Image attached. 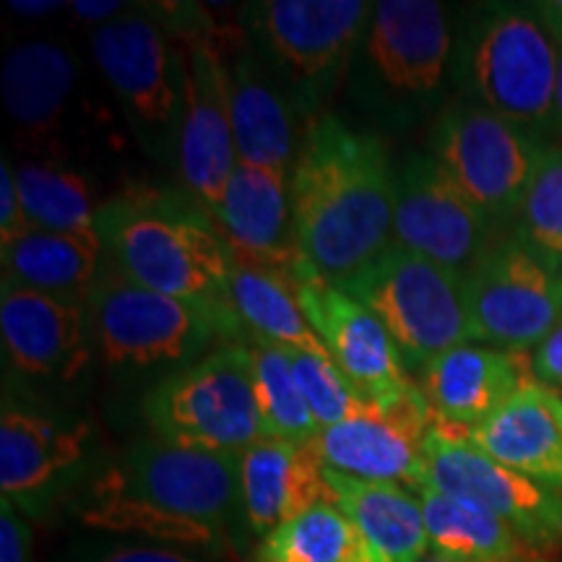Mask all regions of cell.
I'll use <instances>...</instances> for the list:
<instances>
[{"label": "cell", "mask_w": 562, "mask_h": 562, "mask_svg": "<svg viewBox=\"0 0 562 562\" xmlns=\"http://www.w3.org/2000/svg\"><path fill=\"white\" fill-rule=\"evenodd\" d=\"M0 261L3 284L87 305L104 266V248L100 237L30 229L9 248H0Z\"/></svg>", "instance_id": "27"}, {"label": "cell", "mask_w": 562, "mask_h": 562, "mask_svg": "<svg viewBox=\"0 0 562 562\" xmlns=\"http://www.w3.org/2000/svg\"><path fill=\"white\" fill-rule=\"evenodd\" d=\"M34 229L26 220L24 203H21L16 167L11 165L9 157L0 161V248H9L19 237Z\"/></svg>", "instance_id": "36"}, {"label": "cell", "mask_w": 562, "mask_h": 562, "mask_svg": "<svg viewBox=\"0 0 562 562\" xmlns=\"http://www.w3.org/2000/svg\"><path fill=\"white\" fill-rule=\"evenodd\" d=\"M154 438L240 456L266 440L252 393L248 344H227L178 368L144 398Z\"/></svg>", "instance_id": "9"}, {"label": "cell", "mask_w": 562, "mask_h": 562, "mask_svg": "<svg viewBox=\"0 0 562 562\" xmlns=\"http://www.w3.org/2000/svg\"><path fill=\"white\" fill-rule=\"evenodd\" d=\"M438 425L419 383L406 381L370 409L315 438V451L331 472L364 482H391L417 490L425 484V442Z\"/></svg>", "instance_id": "13"}, {"label": "cell", "mask_w": 562, "mask_h": 562, "mask_svg": "<svg viewBox=\"0 0 562 562\" xmlns=\"http://www.w3.org/2000/svg\"><path fill=\"white\" fill-rule=\"evenodd\" d=\"M79 518L87 526L121 533H144L159 542L170 544H191V547H211L220 542L222 531L214 526L182 521V518L167 516L151 505L136 501L128 492H123L110 474H102L94 487L81 503Z\"/></svg>", "instance_id": "32"}, {"label": "cell", "mask_w": 562, "mask_h": 562, "mask_svg": "<svg viewBox=\"0 0 562 562\" xmlns=\"http://www.w3.org/2000/svg\"><path fill=\"white\" fill-rule=\"evenodd\" d=\"M97 235L131 281L195 307L229 344L248 341L229 292L235 252L191 193L131 188L102 203Z\"/></svg>", "instance_id": "2"}, {"label": "cell", "mask_w": 562, "mask_h": 562, "mask_svg": "<svg viewBox=\"0 0 562 562\" xmlns=\"http://www.w3.org/2000/svg\"><path fill=\"white\" fill-rule=\"evenodd\" d=\"M533 9H537L539 19L544 21L554 42L562 47V0H542V3H533Z\"/></svg>", "instance_id": "41"}, {"label": "cell", "mask_w": 562, "mask_h": 562, "mask_svg": "<svg viewBox=\"0 0 562 562\" xmlns=\"http://www.w3.org/2000/svg\"><path fill=\"white\" fill-rule=\"evenodd\" d=\"M372 5L362 0H261L243 5V32L302 121L326 115L347 81Z\"/></svg>", "instance_id": "5"}, {"label": "cell", "mask_w": 562, "mask_h": 562, "mask_svg": "<svg viewBox=\"0 0 562 562\" xmlns=\"http://www.w3.org/2000/svg\"><path fill=\"white\" fill-rule=\"evenodd\" d=\"M544 393H547V406H550L552 417L558 419V427H560V432H562V398L554 396V393H550L547 389H544Z\"/></svg>", "instance_id": "44"}, {"label": "cell", "mask_w": 562, "mask_h": 562, "mask_svg": "<svg viewBox=\"0 0 562 562\" xmlns=\"http://www.w3.org/2000/svg\"><path fill=\"white\" fill-rule=\"evenodd\" d=\"M224 50H227L229 112L237 161L292 175L302 146L294 128L297 112L252 53L245 32L235 34Z\"/></svg>", "instance_id": "24"}, {"label": "cell", "mask_w": 562, "mask_h": 562, "mask_svg": "<svg viewBox=\"0 0 562 562\" xmlns=\"http://www.w3.org/2000/svg\"><path fill=\"white\" fill-rule=\"evenodd\" d=\"M391 334L406 370L419 372L448 349L472 344L463 277L393 243L360 277L339 286Z\"/></svg>", "instance_id": "8"}, {"label": "cell", "mask_w": 562, "mask_h": 562, "mask_svg": "<svg viewBox=\"0 0 562 562\" xmlns=\"http://www.w3.org/2000/svg\"><path fill=\"white\" fill-rule=\"evenodd\" d=\"M294 292L328 357L362 393L378 398L409 381L391 334L362 302L318 277L294 279Z\"/></svg>", "instance_id": "21"}, {"label": "cell", "mask_w": 562, "mask_h": 562, "mask_svg": "<svg viewBox=\"0 0 562 562\" xmlns=\"http://www.w3.org/2000/svg\"><path fill=\"white\" fill-rule=\"evenodd\" d=\"M16 182L26 220L34 229L60 232V235L100 237L97 235V211L89 180L81 172L55 161H21Z\"/></svg>", "instance_id": "30"}, {"label": "cell", "mask_w": 562, "mask_h": 562, "mask_svg": "<svg viewBox=\"0 0 562 562\" xmlns=\"http://www.w3.org/2000/svg\"><path fill=\"white\" fill-rule=\"evenodd\" d=\"M229 292L248 339L277 344L281 349L328 355L302 311L290 277L235 258L229 271Z\"/></svg>", "instance_id": "29"}, {"label": "cell", "mask_w": 562, "mask_h": 562, "mask_svg": "<svg viewBox=\"0 0 562 562\" xmlns=\"http://www.w3.org/2000/svg\"><path fill=\"white\" fill-rule=\"evenodd\" d=\"M533 381L562 398V321L531 355Z\"/></svg>", "instance_id": "38"}, {"label": "cell", "mask_w": 562, "mask_h": 562, "mask_svg": "<svg viewBox=\"0 0 562 562\" xmlns=\"http://www.w3.org/2000/svg\"><path fill=\"white\" fill-rule=\"evenodd\" d=\"M554 133H562V47H560L558 89H554Z\"/></svg>", "instance_id": "43"}, {"label": "cell", "mask_w": 562, "mask_h": 562, "mask_svg": "<svg viewBox=\"0 0 562 562\" xmlns=\"http://www.w3.org/2000/svg\"><path fill=\"white\" fill-rule=\"evenodd\" d=\"M334 503L360 537V562H419L430 552L419 497L404 484L364 482L331 472Z\"/></svg>", "instance_id": "25"}, {"label": "cell", "mask_w": 562, "mask_h": 562, "mask_svg": "<svg viewBox=\"0 0 562 562\" xmlns=\"http://www.w3.org/2000/svg\"><path fill=\"white\" fill-rule=\"evenodd\" d=\"M91 430L83 419L50 417L19 404L0 414V490L24 513H40L87 467Z\"/></svg>", "instance_id": "17"}, {"label": "cell", "mask_w": 562, "mask_h": 562, "mask_svg": "<svg viewBox=\"0 0 562 562\" xmlns=\"http://www.w3.org/2000/svg\"><path fill=\"white\" fill-rule=\"evenodd\" d=\"M472 344L533 355L562 321V273L516 235L492 240L463 273Z\"/></svg>", "instance_id": "12"}, {"label": "cell", "mask_w": 562, "mask_h": 562, "mask_svg": "<svg viewBox=\"0 0 562 562\" xmlns=\"http://www.w3.org/2000/svg\"><path fill=\"white\" fill-rule=\"evenodd\" d=\"M286 355L321 432L370 409L368 393L357 389L328 355L305 349H286Z\"/></svg>", "instance_id": "35"}, {"label": "cell", "mask_w": 562, "mask_h": 562, "mask_svg": "<svg viewBox=\"0 0 562 562\" xmlns=\"http://www.w3.org/2000/svg\"><path fill=\"white\" fill-rule=\"evenodd\" d=\"M412 492L422 503L432 552L459 562H526V544L495 513L430 484Z\"/></svg>", "instance_id": "28"}, {"label": "cell", "mask_w": 562, "mask_h": 562, "mask_svg": "<svg viewBox=\"0 0 562 562\" xmlns=\"http://www.w3.org/2000/svg\"><path fill=\"white\" fill-rule=\"evenodd\" d=\"M513 235L533 256L562 273V144L547 146L513 224Z\"/></svg>", "instance_id": "34"}, {"label": "cell", "mask_w": 562, "mask_h": 562, "mask_svg": "<svg viewBox=\"0 0 562 562\" xmlns=\"http://www.w3.org/2000/svg\"><path fill=\"white\" fill-rule=\"evenodd\" d=\"M419 562H459V560H451V558H442V554H438V552H427L425 558H422Z\"/></svg>", "instance_id": "45"}, {"label": "cell", "mask_w": 562, "mask_h": 562, "mask_svg": "<svg viewBox=\"0 0 562 562\" xmlns=\"http://www.w3.org/2000/svg\"><path fill=\"white\" fill-rule=\"evenodd\" d=\"M32 529L9 497H0V562H30Z\"/></svg>", "instance_id": "37"}, {"label": "cell", "mask_w": 562, "mask_h": 562, "mask_svg": "<svg viewBox=\"0 0 562 562\" xmlns=\"http://www.w3.org/2000/svg\"><path fill=\"white\" fill-rule=\"evenodd\" d=\"M68 9H70V13H74V16L89 21V24L102 26V24H108V21L121 16V13H125L128 5L115 3V0H94V3H87V0H76V3H70Z\"/></svg>", "instance_id": "40"}, {"label": "cell", "mask_w": 562, "mask_h": 562, "mask_svg": "<svg viewBox=\"0 0 562 562\" xmlns=\"http://www.w3.org/2000/svg\"><path fill=\"white\" fill-rule=\"evenodd\" d=\"M94 562H201L191 554L172 550V547H112Z\"/></svg>", "instance_id": "39"}, {"label": "cell", "mask_w": 562, "mask_h": 562, "mask_svg": "<svg viewBox=\"0 0 562 562\" xmlns=\"http://www.w3.org/2000/svg\"><path fill=\"white\" fill-rule=\"evenodd\" d=\"M463 438L503 467L562 495V432L539 383L518 391Z\"/></svg>", "instance_id": "26"}, {"label": "cell", "mask_w": 562, "mask_h": 562, "mask_svg": "<svg viewBox=\"0 0 562 562\" xmlns=\"http://www.w3.org/2000/svg\"><path fill=\"white\" fill-rule=\"evenodd\" d=\"M94 349L112 368L193 364L214 339H222L206 315L131 281L104 258L87 297Z\"/></svg>", "instance_id": "11"}, {"label": "cell", "mask_w": 562, "mask_h": 562, "mask_svg": "<svg viewBox=\"0 0 562 562\" xmlns=\"http://www.w3.org/2000/svg\"><path fill=\"white\" fill-rule=\"evenodd\" d=\"M558 68L560 45L533 3L476 5L456 32L451 83L461 102L544 140L554 133Z\"/></svg>", "instance_id": "4"}, {"label": "cell", "mask_w": 562, "mask_h": 562, "mask_svg": "<svg viewBox=\"0 0 562 562\" xmlns=\"http://www.w3.org/2000/svg\"><path fill=\"white\" fill-rule=\"evenodd\" d=\"M243 518L256 537H269L315 505L334 503L328 467L313 442L261 440L240 453Z\"/></svg>", "instance_id": "23"}, {"label": "cell", "mask_w": 562, "mask_h": 562, "mask_svg": "<svg viewBox=\"0 0 562 562\" xmlns=\"http://www.w3.org/2000/svg\"><path fill=\"white\" fill-rule=\"evenodd\" d=\"M9 9L13 13H19V16H30V19H40V16H53V13H58L60 9H66V3H50V0H11Z\"/></svg>", "instance_id": "42"}, {"label": "cell", "mask_w": 562, "mask_h": 562, "mask_svg": "<svg viewBox=\"0 0 562 562\" xmlns=\"http://www.w3.org/2000/svg\"><path fill=\"white\" fill-rule=\"evenodd\" d=\"M425 484L495 513L526 547L562 544L560 492L503 467L440 425L425 442Z\"/></svg>", "instance_id": "15"}, {"label": "cell", "mask_w": 562, "mask_h": 562, "mask_svg": "<svg viewBox=\"0 0 562 562\" xmlns=\"http://www.w3.org/2000/svg\"><path fill=\"white\" fill-rule=\"evenodd\" d=\"M453 40L446 5L435 0L372 5L347 74V91L362 117L385 133H404L442 110Z\"/></svg>", "instance_id": "3"}, {"label": "cell", "mask_w": 562, "mask_h": 562, "mask_svg": "<svg viewBox=\"0 0 562 562\" xmlns=\"http://www.w3.org/2000/svg\"><path fill=\"white\" fill-rule=\"evenodd\" d=\"M381 136L326 112L305 125L290 175L294 240L307 271L349 284L393 245L396 188Z\"/></svg>", "instance_id": "1"}, {"label": "cell", "mask_w": 562, "mask_h": 562, "mask_svg": "<svg viewBox=\"0 0 562 562\" xmlns=\"http://www.w3.org/2000/svg\"><path fill=\"white\" fill-rule=\"evenodd\" d=\"M91 55L140 149L178 167L186 50L151 11H125L91 32Z\"/></svg>", "instance_id": "6"}, {"label": "cell", "mask_w": 562, "mask_h": 562, "mask_svg": "<svg viewBox=\"0 0 562 562\" xmlns=\"http://www.w3.org/2000/svg\"><path fill=\"white\" fill-rule=\"evenodd\" d=\"M245 344L250 351L252 393H256L263 438L313 442L321 435V427L307 409L286 349L261 339H248Z\"/></svg>", "instance_id": "31"}, {"label": "cell", "mask_w": 562, "mask_h": 562, "mask_svg": "<svg viewBox=\"0 0 562 562\" xmlns=\"http://www.w3.org/2000/svg\"><path fill=\"white\" fill-rule=\"evenodd\" d=\"M533 381L531 355L461 344L419 370V389L446 430L467 435Z\"/></svg>", "instance_id": "22"}, {"label": "cell", "mask_w": 562, "mask_h": 562, "mask_svg": "<svg viewBox=\"0 0 562 562\" xmlns=\"http://www.w3.org/2000/svg\"><path fill=\"white\" fill-rule=\"evenodd\" d=\"M5 362L42 381H74L91 360L87 305L21 286H0Z\"/></svg>", "instance_id": "19"}, {"label": "cell", "mask_w": 562, "mask_h": 562, "mask_svg": "<svg viewBox=\"0 0 562 562\" xmlns=\"http://www.w3.org/2000/svg\"><path fill=\"white\" fill-rule=\"evenodd\" d=\"M256 562H360V537L336 503H323L261 539Z\"/></svg>", "instance_id": "33"}, {"label": "cell", "mask_w": 562, "mask_h": 562, "mask_svg": "<svg viewBox=\"0 0 562 562\" xmlns=\"http://www.w3.org/2000/svg\"><path fill=\"white\" fill-rule=\"evenodd\" d=\"M110 480L167 516L224 529L240 501V456L140 440L110 469Z\"/></svg>", "instance_id": "14"}, {"label": "cell", "mask_w": 562, "mask_h": 562, "mask_svg": "<svg viewBox=\"0 0 562 562\" xmlns=\"http://www.w3.org/2000/svg\"><path fill=\"white\" fill-rule=\"evenodd\" d=\"M81 63L70 47L55 40H30L11 47L0 68V97L16 136L42 161L63 165L74 97L79 94Z\"/></svg>", "instance_id": "18"}, {"label": "cell", "mask_w": 562, "mask_h": 562, "mask_svg": "<svg viewBox=\"0 0 562 562\" xmlns=\"http://www.w3.org/2000/svg\"><path fill=\"white\" fill-rule=\"evenodd\" d=\"M186 50V100L178 140V172L209 214L222 206L237 167L235 133L229 112L227 50L222 32L201 9L175 5L151 11Z\"/></svg>", "instance_id": "7"}, {"label": "cell", "mask_w": 562, "mask_h": 562, "mask_svg": "<svg viewBox=\"0 0 562 562\" xmlns=\"http://www.w3.org/2000/svg\"><path fill=\"white\" fill-rule=\"evenodd\" d=\"M211 220L237 261L284 273L292 281L311 273L294 240L290 172L237 161L222 206Z\"/></svg>", "instance_id": "20"}, {"label": "cell", "mask_w": 562, "mask_h": 562, "mask_svg": "<svg viewBox=\"0 0 562 562\" xmlns=\"http://www.w3.org/2000/svg\"><path fill=\"white\" fill-rule=\"evenodd\" d=\"M393 188V243L427 261L463 277L495 240L497 229L427 149L406 154Z\"/></svg>", "instance_id": "16"}, {"label": "cell", "mask_w": 562, "mask_h": 562, "mask_svg": "<svg viewBox=\"0 0 562 562\" xmlns=\"http://www.w3.org/2000/svg\"><path fill=\"white\" fill-rule=\"evenodd\" d=\"M547 146L550 140L459 100L435 121L427 151L492 227L505 229L516 224Z\"/></svg>", "instance_id": "10"}]
</instances>
